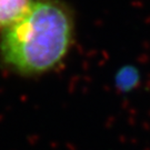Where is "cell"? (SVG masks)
I'll use <instances>...</instances> for the list:
<instances>
[{"instance_id": "cell-1", "label": "cell", "mask_w": 150, "mask_h": 150, "mask_svg": "<svg viewBox=\"0 0 150 150\" xmlns=\"http://www.w3.org/2000/svg\"><path fill=\"white\" fill-rule=\"evenodd\" d=\"M75 21L61 0H32L26 15L0 33V60L20 76H39L58 67L74 41Z\"/></svg>"}, {"instance_id": "cell-2", "label": "cell", "mask_w": 150, "mask_h": 150, "mask_svg": "<svg viewBox=\"0 0 150 150\" xmlns=\"http://www.w3.org/2000/svg\"><path fill=\"white\" fill-rule=\"evenodd\" d=\"M32 0H0V33L26 15Z\"/></svg>"}]
</instances>
